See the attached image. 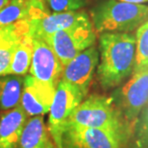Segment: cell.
Here are the masks:
<instances>
[{"mask_svg": "<svg viewBox=\"0 0 148 148\" xmlns=\"http://www.w3.org/2000/svg\"><path fill=\"white\" fill-rule=\"evenodd\" d=\"M55 88L38 81L32 75H25L20 106L29 117L48 114L55 94Z\"/></svg>", "mask_w": 148, "mask_h": 148, "instance_id": "11", "label": "cell"}, {"mask_svg": "<svg viewBox=\"0 0 148 148\" xmlns=\"http://www.w3.org/2000/svg\"><path fill=\"white\" fill-rule=\"evenodd\" d=\"M51 141L43 115H38L26 121L17 148H48Z\"/></svg>", "mask_w": 148, "mask_h": 148, "instance_id": "13", "label": "cell"}, {"mask_svg": "<svg viewBox=\"0 0 148 148\" xmlns=\"http://www.w3.org/2000/svg\"><path fill=\"white\" fill-rule=\"evenodd\" d=\"M91 18L99 33H131L148 19V6L105 0L93 8Z\"/></svg>", "mask_w": 148, "mask_h": 148, "instance_id": "2", "label": "cell"}, {"mask_svg": "<svg viewBox=\"0 0 148 148\" xmlns=\"http://www.w3.org/2000/svg\"><path fill=\"white\" fill-rule=\"evenodd\" d=\"M9 1H10V0H0V10H1Z\"/></svg>", "mask_w": 148, "mask_h": 148, "instance_id": "21", "label": "cell"}, {"mask_svg": "<svg viewBox=\"0 0 148 148\" xmlns=\"http://www.w3.org/2000/svg\"><path fill=\"white\" fill-rule=\"evenodd\" d=\"M23 79L19 75L0 76V112H7L20 105Z\"/></svg>", "mask_w": 148, "mask_h": 148, "instance_id": "14", "label": "cell"}, {"mask_svg": "<svg viewBox=\"0 0 148 148\" xmlns=\"http://www.w3.org/2000/svg\"><path fill=\"white\" fill-rule=\"evenodd\" d=\"M130 136L126 131L69 125L63 135V148H124Z\"/></svg>", "mask_w": 148, "mask_h": 148, "instance_id": "7", "label": "cell"}, {"mask_svg": "<svg viewBox=\"0 0 148 148\" xmlns=\"http://www.w3.org/2000/svg\"><path fill=\"white\" fill-rule=\"evenodd\" d=\"M119 1L132 3V4H138V5H144L148 2V0H119Z\"/></svg>", "mask_w": 148, "mask_h": 148, "instance_id": "20", "label": "cell"}, {"mask_svg": "<svg viewBox=\"0 0 148 148\" xmlns=\"http://www.w3.org/2000/svg\"><path fill=\"white\" fill-rule=\"evenodd\" d=\"M95 40L96 34L92 22L56 32L44 38L64 66L84 50L94 45Z\"/></svg>", "mask_w": 148, "mask_h": 148, "instance_id": "6", "label": "cell"}, {"mask_svg": "<svg viewBox=\"0 0 148 148\" xmlns=\"http://www.w3.org/2000/svg\"><path fill=\"white\" fill-rule=\"evenodd\" d=\"M27 114L21 106L0 114V148H17Z\"/></svg>", "mask_w": 148, "mask_h": 148, "instance_id": "12", "label": "cell"}, {"mask_svg": "<svg viewBox=\"0 0 148 148\" xmlns=\"http://www.w3.org/2000/svg\"><path fill=\"white\" fill-rule=\"evenodd\" d=\"M78 126L85 128L126 131L131 134L124 118L118 110L112 96H88L80 103L70 116L67 126Z\"/></svg>", "mask_w": 148, "mask_h": 148, "instance_id": "3", "label": "cell"}, {"mask_svg": "<svg viewBox=\"0 0 148 148\" xmlns=\"http://www.w3.org/2000/svg\"><path fill=\"white\" fill-rule=\"evenodd\" d=\"M132 148H148V103L136 123Z\"/></svg>", "mask_w": 148, "mask_h": 148, "instance_id": "17", "label": "cell"}, {"mask_svg": "<svg viewBox=\"0 0 148 148\" xmlns=\"http://www.w3.org/2000/svg\"><path fill=\"white\" fill-rule=\"evenodd\" d=\"M136 61L133 73L148 69V19L137 29Z\"/></svg>", "mask_w": 148, "mask_h": 148, "instance_id": "16", "label": "cell"}, {"mask_svg": "<svg viewBox=\"0 0 148 148\" xmlns=\"http://www.w3.org/2000/svg\"><path fill=\"white\" fill-rule=\"evenodd\" d=\"M17 42L14 44H7V45H0V76L7 74L11 64L12 56Z\"/></svg>", "mask_w": 148, "mask_h": 148, "instance_id": "19", "label": "cell"}, {"mask_svg": "<svg viewBox=\"0 0 148 148\" xmlns=\"http://www.w3.org/2000/svg\"><path fill=\"white\" fill-rule=\"evenodd\" d=\"M99 64V51L92 45L84 50L64 66L62 79L78 88L86 96Z\"/></svg>", "mask_w": 148, "mask_h": 148, "instance_id": "9", "label": "cell"}, {"mask_svg": "<svg viewBox=\"0 0 148 148\" xmlns=\"http://www.w3.org/2000/svg\"><path fill=\"white\" fill-rule=\"evenodd\" d=\"M90 18L84 11H69L61 13L46 12L42 16L30 20V34L33 38H45L56 32L74 26L90 23Z\"/></svg>", "mask_w": 148, "mask_h": 148, "instance_id": "10", "label": "cell"}, {"mask_svg": "<svg viewBox=\"0 0 148 148\" xmlns=\"http://www.w3.org/2000/svg\"><path fill=\"white\" fill-rule=\"evenodd\" d=\"M112 98L125 120L134 131L141 111L148 103V69L133 73L123 86L117 88Z\"/></svg>", "mask_w": 148, "mask_h": 148, "instance_id": "5", "label": "cell"}, {"mask_svg": "<svg viewBox=\"0 0 148 148\" xmlns=\"http://www.w3.org/2000/svg\"><path fill=\"white\" fill-rule=\"evenodd\" d=\"M48 148H57L55 146V144L53 143V141H51V143H50V144H49V147Z\"/></svg>", "mask_w": 148, "mask_h": 148, "instance_id": "22", "label": "cell"}, {"mask_svg": "<svg viewBox=\"0 0 148 148\" xmlns=\"http://www.w3.org/2000/svg\"><path fill=\"white\" fill-rule=\"evenodd\" d=\"M63 70V64L49 43L43 38H33L30 75L56 88L62 79Z\"/></svg>", "mask_w": 148, "mask_h": 148, "instance_id": "8", "label": "cell"}, {"mask_svg": "<svg viewBox=\"0 0 148 148\" xmlns=\"http://www.w3.org/2000/svg\"><path fill=\"white\" fill-rule=\"evenodd\" d=\"M46 8L53 13L78 11L85 6V0H43Z\"/></svg>", "mask_w": 148, "mask_h": 148, "instance_id": "18", "label": "cell"}, {"mask_svg": "<svg viewBox=\"0 0 148 148\" xmlns=\"http://www.w3.org/2000/svg\"><path fill=\"white\" fill-rule=\"evenodd\" d=\"M85 97L78 88L64 80H61L57 85L48 112L47 125L50 138L57 148H63V135L69 118Z\"/></svg>", "mask_w": 148, "mask_h": 148, "instance_id": "4", "label": "cell"}, {"mask_svg": "<svg viewBox=\"0 0 148 148\" xmlns=\"http://www.w3.org/2000/svg\"><path fill=\"white\" fill-rule=\"evenodd\" d=\"M136 61V38L132 33H103L99 38L97 77L105 90L116 88L132 75Z\"/></svg>", "mask_w": 148, "mask_h": 148, "instance_id": "1", "label": "cell"}, {"mask_svg": "<svg viewBox=\"0 0 148 148\" xmlns=\"http://www.w3.org/2000/svg\"><path fill=\"white\" fill-rule=\"evenodd\" d=\"M33 54V37L31 34L20 38L14 50L10 67L6 75H26L29 71Z\"/></svg>", "mask_w": 148, "mask_h": 148, "instance_id": "15", "label": "cell"}]
</instances>
